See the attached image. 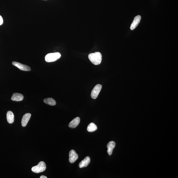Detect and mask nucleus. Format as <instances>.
<instances>
[{
	"label": "nucleus",
	"mask_w": 178,
	"mask_h": 178,
	"mask_svg": "<svg viewBox=\"0 0 178 178\" xmlns=\"http://www.w3.org/2000/svg\"><path fill=\"white\" fill-rule=\"evenodd\" d=\"M61 55L59 53H52L46 55L45 60L46 62H55L61 58Z\"/></svg>",
	"instance_id": "nucleus-2"
},
{
	"label": "nucleus",
	"mask_w": 178,
	"mask_h": 178,
	"mask_svg": "<svg viewBox=\"0 0 178 178\" xmlns=\"http://www.w3.org/2000/svg\"><path fill=\"white\" fill-rule=\"evenodd\" d=\"M47 177L44 176V175H42L40 177V178H47Z\"/></svg>",
	"instance_id": "nucleus-17"
},
{
	"label": "nucleus",
	"mask_w": 178,
	"mask_h": 178,
	"mask_svg": "<svg viewBox=\"0 0 178 178\" xmlns=\"http://www.w3.org/2000/svg\"><path fill=\"white\" fill-rule=\"evenodd\" d=\"M11 100L15 101H20L23 100V96L22 94L19 93H14L12 96Z\"/></svg>",
	"instance_id": "nucleus-12"
},
{
	"label": "nucleus",
	"mask_w": 178,
	"mask_h": 178,
	"mask_svg": "<svg viewBox=\"0 0 178 178\" xmlns=\"http://www.w3.org/2000/svg\"><path fill=\"white\" fill-rule=\"evenodd\" d=\"M46 168V166L45 163L43 161H41L37 165L31 168V171L35 173H39L44 172Z\"/></svg>",
	"instance_id": "nucleus-3"
},
{
	"label": "nucleus",
	"mask_w": 178,
	"mask_h": 178,
	"mask_svg": "<svg viewBox=\"0 0 178 178\" xmlns=\"http://www.w3.org/2000/svg\"><path fill=\"white\" fill-rule=\"evenodd\" d=\"M88 57L90 62L95 65L100 64L102 62V55L99 52L89 54Z\"/></svg>",
	"instance_id": "nucleus-1"
},
{
	"label": "nucleus",
	"mask_w": 178,
	"mask_h": 178,
	"mask_svg": "<svg viewBox=\"0 0 178 178\" xmlns=\"http://www.w3.org/2000/svg\"><path fill=\"white\" fill-rule=\"evenodd\" d=\"M12 63L13 65L17 67L21 70L27 71H29L31 70L30 67L26 65L23 64L22 63L16 62H13Z\"/></svg>",
	"instance_id": "nucleus-5"
},
{
	"label": "nucleus",
	"mask_w": 178,
	"mask_h": 178,
	"mask_svg": "<svg viewBox=\"0 0 178 178\" xmlns=\"http://www.w3.org/2000/svg\"><path fill=\"white\" fill-rule=\"evenodd\" d=\"M141 19V16L140 15H138L134 18V20H133L130 27V29L131 30H134L138 26L139 23H140Z\"/></svg>",
	"instance_id": "nucleus-7"
},
{
	"label": "nucleus",
	"mask_w": 178,
	"mask_h": 178,
	"mask_svg": "<svg viewBox=\"0 0 178 178\" xmlns=\"http://www.w3.org/2000/svg\"><path fill=\"white\" fill-rule=\"evenodd\" d=\"M3 19L2 16L0 15V26L2 25L3 24Z\"/></svg>",
	"instance_id": "nucleus-16"
},
{
	"label": "nucleus",
	"mask_w": 178,
	"mask_h": 178,
	"mask_svg": "<svg viewBox=\"0 0 178 178\" xmlns=\"http://www.w3.org/2000/svg\"><path fill=\"white\" fill-rule=\"evenodd\" d=\"M115 145L116 144L115 141H110L107 144V147L108 148L107 152L109 155H111L112 154L113 149L115 147Z\"/></svg>",
	"instance_id": "nucleus-10"
},
{
	"label": "nucleus",
	"mask_w": 178,
	"mask_h": 178,
	"mask_svg": "<svg viewBox=\"0 0 178 178\" xmlns=\"http://www.w3.org/2000/svg\"><path fill=\"white\" fill-rule=\"evenodd\" d=\"M69 162L73 163L78 158V155L74 150H71L69 153Z\"/></svg>",
	"instance_id": "nucleus-6"
},
{
	"label": "nucleus",
	"mask_w": 178,
	"mask_h": 178,
	"mask_svg": "<svg viewBox=\"0 0 178 178\" xmlns=\"http://www.w3.org/2000/svg\"><path fill=\"white\" fill-rule=\"evenodd\" d=\"M44 102L45 103L50 106H55L56 104V101L52 98H48L45 99L44 100Z\"/></svg>",
	"instance_id": "nucleus-14"
},
{
	"label": "nucleus",
	"mask_w": 178,
	"mask_h": 178,
	"mask_svg": "<svg viewBox=\"0 0 178 178\" xmlns=\"http://www.w3.org/2000/svg\"><path fill=\"white\" fill-rule=\"evenodd\" d=\"M45 1H46V0H45Z\"/></svg>",
	"instance_id": "nucleus-18"
},
{
	"label": "nucleus",
	"mask_w": 178,
	"mask_h": 178,
	"mask_svg": "<svg viewBox=\"0 0 178 178\" xmlns=\"http://www.w3.org/2000/svg\"><path fill=\"white\" fill-rule=\"evenodd\" d=\"M90 162V158L89 156L86 157L84 159L82 160L79 165V167L80 168L86 167L88 166Z\"/></svg>",
	"instance_id": "nucleus-8"
},
{
	"label": "nucleus",
	"mask_w": 178,
	"mask_h": 178,
	"mask_svg": "<svg viewBox=\"0 0 178 178\" xmlns=\"http://www.w3.org/2000/svg\"><path fill=\"white\" fill-rule=\"evenodd\" d=\"M31 114L30 113H27L23 115L22 120V126L26 127L27 124L30 120L31 117Z\"/></svg>",
	"instance_id": "nucleus-9"
},
{
	"label": "nucleus",
	"mask_w": 178,
	"mask_h": 178,
	"mask_svg": "<svg viewBox=\"0 0 178 178\" xmlns=\"http://www.w3.org/2000/svg\"><path fill=\"white\" fill-rule=\"evenodd\" d=\"M97 129V126L94 123H91L88 125L87 127V130L90 132H92L96 131Z\"/></svg>",
	"instance_id": "nucleus-15"
},
{
	"label": "nucleus",
	"mask_w": 178,
	"mask_h": 178,
	"mask_svg": "<svg viewBox=\"0 0 178 178\" xmlns=\"http://www.w3.org/2000/svg\"><path fill=\"white\" fill-rule=\"evenodd\" d=\"M80 121V117H77L75 118L69 123V127L71 128H76L79 124Z\"/></svg>",
	"instance_id": "nucleus-11"
},
{
	"label": "nucleus",
	"mask_w": 178,
	"mask_h": 178,
	"mask_svg": "<svg viewBox=\"0 0 178 178\" xmlns=\"http://www.w3.org/2000/svg\"><path fill=\"white\" fill-rule=\"evenodd\" d=\"M7 119L8 123L12 124L14 120V116L13 113L11 111H8L7 113Z\"/></svg>",
	"instance_id": "nucleus-13"
},
{
	"label": "nucleus",
	"mask_w": 178,
	"mask_h": 178,
	"mask_svg": "<svg viewBox=\"0 0 178 178\" xmlns=\"http://www.w3.org/2000/svg\"><path fill=\"white\" fill-rule=\"evenodd\" d=\"M102 88V86L100 84L96 85L92 91L91 94L92 98L93 99H96L97 98Z\"/></svg>",
	"instance_id": "nucleus-4"
}]
</instances>
